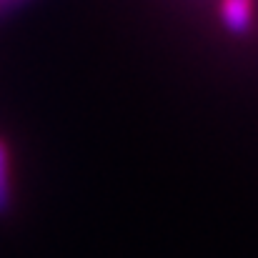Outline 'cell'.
I'll list each match as a JSON object with an SVG mask.
<instances>
[{
  "label": "cell",
  "instance_id": "cell-1",
  "mask_svg": "<svg viewBox=\"0 0 258 258\" xmlns=\"http://www.w3.org/2000/svg\"><path fill=\"white\" fill-rule=\"evenodd\" d=\"M221 18L228 30L246 33L253 20V0H221Z\"/></svg>",
  "mask_w": 258,
  "mask_h": 258
},
{
  "label": "cell",
  "instance_id": "cell-2",
  "mask_svg": "<svg viewBox=\"0 0 258 258\" xmlns=\"http://www.w3.org/2000/svg\"><path fill=\"white\" fill-rule=\"evenodd\" d=\"M10 156L5 148V141L0 138V216L10 211Z\"/></svg>",
  "mask_w": 258,
  "mask_h": 258
},
{
  "label": "cell",
  "instance_id": "cell-3",
  "mask_svg": "<svg viewBox=\"0 0 258 258\" xmlns=\"http://www.w3.org/2000/svg\"><path fill=\"white\" fill-rule=\"evenodd\" d=\"M20 3H25V0H0V15L8 13V10H13V8H18Z\"/></svg>",
  "mask_w": 258,
  "mask_h": 258
}]
</instances>
